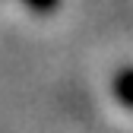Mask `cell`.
Masks as SVG:
<instances>
[{
	"label": "cell",
	"instance_id": "obj_1",
	"mask_svg": "<svg viewBox=\"0 0 133 133\" xmlns=\"http://www.w3.org/2000/svg\"><path fill=\"white\" fill-rule=\"evenodd\" d=\"M117 95H121V102L133 108V73H124L117 79Z\"/></svg>",
	"mask_w": 133,
	"mask_h": 133
}]
</instances>
